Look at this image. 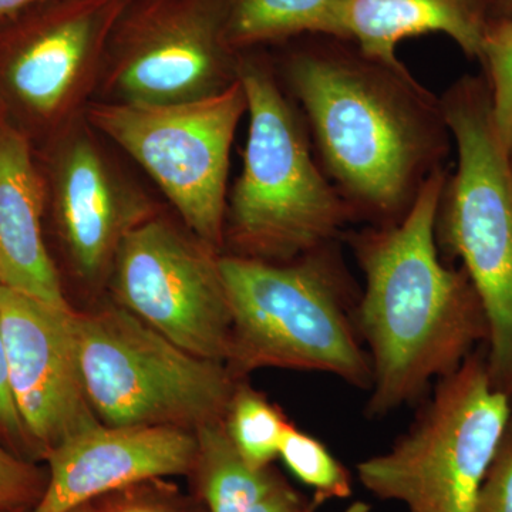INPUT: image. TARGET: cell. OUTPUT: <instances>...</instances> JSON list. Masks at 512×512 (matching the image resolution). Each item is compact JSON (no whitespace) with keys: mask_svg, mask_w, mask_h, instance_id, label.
Returning a JSON list of instances; mask_svg holds the SVG:
<instances>
[{"mask_svg":"<svg viewBox=\"0 0 512 512\" xmlns=\"http://www.w3.org/2000/svg\"><path fill=\"white\" fill-rule=\"evenodd\" d=\"M281 63L316 157L356 222L384 227L412 210L447 168L451 137L441 97L399 59L338 37H299Z\"/></svg>","mask_w":512,"mask_h":512,"instance_id":"1","label":"cell"},{"mask_svg":"<svg viewBox=\"0 0 512 512\" xmlns=\"http://www.w3.org/2000/svg\"><path fill=\"white\" fill-rule=\"evenodd\" d=\"M447 177V168L431 175L397 224L366 225L342 237L365 276L357 326L372 363L365 410L373 419L419 402L431 383L456 372L490 339L476 286L437 247Z\"/></svg>","mask_w":512,"mask_h":512,"instance_id":"2","label":"cell"},{"mask_svg":"<svg viewBox=\"0 0 512 512\" xmlns=\"http://www.w3.org/2000/svg\"><path fill=\"white\" fill-rule=\"evenodd\" d=\"M340 241L282 264L221 254L235 376L279 367L328 373L369 392L372 363L357 326L362 292Z\"/></svg>","mask_w":512,"mask_h":512,"instance_id":"3","label":"cell"},{"mask_svg":"<svg viewBox=\"0 0 512 512\" xmlns=\"http://www.w3.org/2000/svg\"><path fill=\"white\" fill-rule=\"evenodd\" d=\"M238 77L249 128L228 195L227 255L282 264L340 241L355 214L323 171L301 111L256 49L241 52Z\"/></svg>","mask_w":512,"mask_h":512,"instance_id":"4","label":"cell"},{"mask_svg":"<svg viewBox=\"0 0 512 512\" xmlns=\"http://www.w3.org/2000/svg\"><path fill=\"white\" fill-rule=\"evenodd\" d=\"M441 104L457 167L441 192L437 247L476 286L490 323L488 375L512 400V156L495 130L484 74L460 77Z\"/></svg>","mask_w":512,"mask_h":512,"instance_id":"5","label":"cell"},{"mask_svg":"<svg viewBox=\"0 0 512 512\" xmlns=\"http://www.w3.org/2000/svg\"><path fill=\"white\" fill-rule=\"evenodd\" d=\"M511 416L512 400L491 383L481 346L437 380L389 450L357 464V478L409 512H474Z\"/></svg>","mask_w":512,"mask_h":512,"instance_id":"6","label":"cell"},{"mask_svg":"<svg viewBox=\"0 0 512 512\" xmlns=\"http://www.w3.org/2000/svg\"><path fill=\"white\" fill-rule=\"evenodd\" d=\"M84 392L110 427L195 430L224 420L238 386L225 363L185 352L120 305L74 315Z\"/></svg>","mask_w":512,"mask_h":512,"instance_id":"7","label":"cell"},{"mask_svg":"<svg viewBox=\"0 0 512 512\" xmlns=\"http://www.w3.org/2000/svg\"><path fill=\"white\" fill-rule=\"evenodd\" d=\"M247 111L238 77L224 92L185 103L93 100L84 119L150 174L195 238L222 254L229 154Z\"/></svg>","mask_w":512,"mask_h":512,"instance_id":"8","label":"cell"},{"mask_svg":"<svg viewBox=\"0 0 512 512\" xmlns=\"http://www.w3.org/2000/svg\"><path fill=\"white\" fill-rule=\"evenodd\" d=\"M228 0H128L94 100L174 104L224 92L241 53L227 39Z\"/></svg>","mask_w":512,"mask_h":512,"instance_id":"9","label":"cell"},{"mask_svg":"<svg viewBox=\"0 0 512 512\" xmlns=\"http://www.w3.org/2000/svg\"><path fill=\"white\" fill-rule=\"evenodd\" d=\"M220 256L154 215L121 242L111 288L120 306L185 352L227 365L232 316Z\"/></svg>","mask_w":512,"mask_h":512,"instance_id":"10","label":"cell"},{"mask_svg":"<svg viewBox=\"0 0 512 512\" xmlns=\"http://www.w3.org/2000/svg\"><path fill=\"white\" fill-rule=\"evenodd\" d=\"M128 0H50L0 35V89L40 126L60 131L94 100L111 32Z\"/></svg>","mask_w":512,"mask_h":512,"instance_id":"11","label":"cell"},{"mask_svg":"<svg viewBox=\"0 0 512 512\" xmlns=\"http://www.w3.org/2000/svg\"><path fill=\"white\" fill-rule=\"evenodd\" d=\"M73 308L0 286V326L13 400L36 458L101 423L84 392Z\"/></svg>","mask_w":512,"mask_h":512,"instance_id":"12","label":"cell"},{"mask_svg":"<svg viewBox=\"0 0 512 512\" xmlns=\"http://www.w3.org/2000/svg\"><path fill=\"white\" fill-rule=\"evenodd\" d=\"M80 117L60 133L52 160L53 207L74 269L86 281L111 271L123 239L156 215L150 198L127 181Z\"/></svg>","mask_w":512,"mask_h":512,"instance_id":"13","label":"cell"},{"mask_svg":"<svg viewBox=\"0 0 512 512\" xmlns=\"http://www.w3.org/2000/svg\"><path fill=\"white\" fill-rule=\"evenodd\" d=\"M195 457L197 439L191 430L99 423L47 454L49 480L30 512H69L128 485L191 474Z\"/></svg>","mask_w":512,"mask_h":512,"instance_id":"14","label":"cell"},{"mask_svg":"<svg viewBox=\"0 0 512 512\" xmlns=\"http://www.w3.org/2000/svg\"><path fill=\"white\" fill-rule=\"evenodd\" d=\"M45 188L28 138L0 124V286L69 309L42 234Z\"/></svg>","mask_w":512,"mask_h":512,"instance_id":"15","label":"cell"},{"mask_svg":"<svg viewBox=\"0 0 512 512\" xmlns=\"http://www.w3.org/2000/svg\"><path fill=\"white\" fill-rule=\"evenodd\" d=\"M491 19V0H340L333 37L367 55L397 60L403 40L440 33L477 60Z\"/></svg>","mask_w":512,"mask_h":512,"instance_id":"16","label":"cell"},{"mask_svg":"<svg viewBox=\"0 0 512 512\" xmlns=\"http://www.w3.org/2000/svg\"><path fill=\"white\" fill-rule=\"evenodd\" d=\"M194 474L210 512H247L281 480L274 468L249 466L225 429L224 420L194 430Z\"/></svg>","mask_w":512,"mask_h":512,"instance_id":"17","label":"cell"},{"mask_svg":"<svg viewBox=\"0 0 512 512\" xmlns=\"http://www.w3.org/2000/svg\"><path fill=\"white\" fill-rule=\"evenodd\" d=\"M340 0H228L227 39L235 52L303 36H332Z\"/></svg>","mask_w":512,"mask_h":512,"instance_id":"18","label":"cell"},{"mask_svg":"<svg viewBox=\"0 0 512 512\" xmlns=\"http://www.w3.org/2000/svg\"><path fill=\"white\" fill-rule=\"evenodd\" d=\"M225 429L249 466L271 467L288 427L281 410L249 386L239 384L225 413Z\"/></svg>","mask_w":512,"mask_h":512,"instance_id":"19","label":"cell"},{"mask_svg":"<svg viewBox=\"0 0 512 512\" xmlns=\"http://www.w3.org/2000/svg\"><path fill=\"white\" fill-rule=\"evenodd\" d=\"M279 457L293 476L312 488V501L316 507L352 495V474L348 468L322 441L293 424L286 430Z\"/></svg>","mask_w":512,"mask_h":512,"instance_id":"20","label":"cell"},{"mask_svg":"<svg viewBox=\"0 0 512 512\" xmlns=\"http://www.w3.org/2000/svg\"><path fill=\"white\" fill-rule=\"evenodd\" d=\"M477 60L484 67L495 130L512 156V19L490 20Z\"/></svg>","mask_w":512,"mask_h":512,"instance_id":"21","label":"cell"},{"mask_svg":"<svg viewBox=\"0 0 512 512\" xmlns=\"http://www.w3.org/2000/svg\"><path fill=\"white\" fill-rule=\"evenodd\" d=\"M49 473L0 444V510H33L45 493Z\"/></svg>","mask_w":512,"mask_h":512,"instance_id":"22","label":"cell"},{"mask_svg":"<svg viewBox=\"0 0 512 512\" xmlns=\"http://www.w3.org/2000/svg\"><path fill=\"white\" fill-rule=\"evenodd\" d=\"M474 512H512V416Z\"/></svg>","mask_w":512,"mask_h":512,"instance_id":"23","label":"cell"},{"mask_svg":"<svg viewBox=\"0 0 512 512\" xmlns=\"http://www.w3.org/2000/svg\"><path fill=\"white\" fill-rule=\"evenodd\" d=\"M0 439L20 458L35 461V451L23 426L9 382L8 356L0 326Z\"/></svg>","mask_w":512,"mask_h":512,"instance_id":"24","label":"cell"},{"mask_svg":"<svg viewBox=\"0 0 512 512\" xmlns=\"http://www.w3.org/2000/svg\"><path fill=\"white\" fill-rule=\"evenodd\" d=\"M316 508L318 507L313 501L306 500L292 485L281 478L279 483L247 512H315Z\"/></svg>","mask_w":512,"mask_h":512,"instance_id":"25","label":"cell"},{"mask_svg":"<svg viewBox=\"0 0 512 512\" xmlns=\"http://www.w3.org/2000/svg\"><path fill=\"white\" fill-rule=\"evenodd\" d=\"M46 2L50 0H0V23H8Z\"/></svg>","mask_w":512,"mask_h":512,"instance_id":"26","label":"cell"},{"mask_svg":"<svg viewBox=\"0 0 512 512\" xmlns=\"http://www.w3.org/2000/svg\"><path fill=\"white\" fill-rule=\"evenodd\" d=\"M494 18L512 19V0H491Z\"/></svg>","mask_w":512,"mask_h":512,"instance_id":"27","label":"cell"},{"mask_svg":"<svg viewBox=\"0 0 512 512\" xmlns=\"http://www.w3.org/2000/svg\"><path fill=\"white\" fill-rule=\"evenodd\" d=\"M110 512H170L164 510V508L156 507V505H147V504H134L127 505V507L119 508L116 511Z\"/></svg>","mask_w":512,"mask_h":512,"instance_id":"28","label":"cell"},{"mask_svg":"<svg viewBox=\"0 0 512 512\" xmlns=\"http://www.w3.org/2000/svg\"><path fill=\"white\" fill-rule=\"evenodd\" d=\"M372 511V508H370V505L365 503V501H355V503H352L348 505V507L345 508V510L340 512H370Z\"/></svg>","mask_w":512,"mask_h":512,"instance_id":"29","label":"cell"},{"mask_svg":"<svg viewBox=\"0 0 512 512\" xmlns=\"http://www.w3.org/2000/svg\"><path fill=\"white\" fill-rule=\"evenodd\" d=\"M69 512H110L106 510V508H101L99 505L93 504V501L90 503H86L83 505H79V507L73 508L72 511Z\"/></svg>","mask_w":512,"mask_h":512,"instance_id":"30","label":"cell"},{"mask_svg":"<svg viewBox=\"0 0 512 512\" xmlns=\"http://www.w3.org/2000/svg\"><path fill=\"white\" fill-rule=\"evenodd\" d=\"M32 510H26V508H18V510H0V512H30Z\"/></svg>","mask_w":512,"mask_h":512,"instance_id":"31","label":"cell"}]
</instances>
